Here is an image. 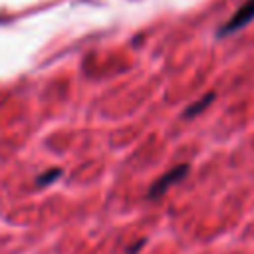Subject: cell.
I'll return each instance as SVG.
<instances>
[{
    "label": "cell",
    "instance_id": "cell-1",
    "mask_svg": "<svg viewBox=\"0 0 254 254\" xmlns=\"http://www.w3.org/2000/svg\"><path fill=\"white\" fill-rule=\"evenodd\" d=\"M187 173H189V165H187V163L175 165L173 169H169L167 173H163L159 179H155V181H153V185L149 187L147 196H149V198H159V196H163V194H165V192H167L175 183L183 181Z\"/></svg>",
    "mask_w": 254,
    "mask_h": 254
},
{
    "label": "cell",
    "instance_id": "cell-2",
    "mask_svg": "<svg viewBox=\"0 0 254 254\" xmlns=\"http://www.w3.org/2000/svg\"><path fill=\"white\" fill-rule=\"evenodd\" d=\"M254 20V0H246L218 30V36H228V34H234L238 32L240 28H244L248 22Z\"/></svg>",
    "mask_w": 254,
    "mask_h": 254
},
{
    "label": "cell",
    "instance_id": "cell-3",
    "mask_svg": "<svg viewBox=\"0 0 254 254\" xmlns=\"http://www.w3.org/2000/svg\"><path fill=\"white\" fill-rule=\"evenodd\" d=\"M212 101H214V93H212V91H208V93H204L200 99H196L194 103H190V105L185 109V113H183V115H185V117H196V115H198V113H202V111H204Z\"/></svg>",
    "mask_w": 254,
    "mask_h": 254
},
{
    "label": "cell",
    "instance_id": "cell-4",
    "mask_svg": "<svg viewBox=\"0 0 254 254\" xmlns=\"http://www.w3.org/2000/svg\"><path fill=\"white\" fill-rule=\"evenodd\" d=\"M60 169H52V171H48V173H44V177H38V185H48V183H52L54 179H58L60 177Z\"/></svg>",
    "mask_w": 254,
    "mask_h": 254
}]
</instances>
